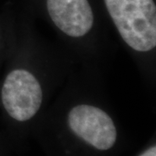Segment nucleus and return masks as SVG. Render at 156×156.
Here are the masks:
<instances>
[{
    "label": "nucleus",
    "instance_id": "obj_4",
    "mask_svg": "<svg viewBox=\"0 0 156 156\" xmlns=\"http://www.w3.org/2000/svg\"><path fill=\"white\" fill-rule=\"evenodd\" d=\"M47 10L54 24L70 37H83L93 28L89 0H47Z\"/></svg>",
    "mask_w": 156,
    "mask_h": 156
},
{
    "label": "nucleus",
    "instance_id": "obj_2",
    "mask_svg": "<svg viewBox=\"0 0 156 156\" xmlns=\"http://www.w3.org/2000/svg\"><path fill=\"white\" fill-rule=\"evenodd\" d=\"M1 99L9 115L17 122L30 120L43 102V89L37 78L24 69H15L6 76Z\"/></svg>",
    "mask_w": 156,
    "mask_h": 156
},
{
    "label": "nucleus",
    "instance_id": "obj_5",
    "mask_svg": "<svg viewBox=\"0 0 156 156\" xmlns=\"http://www.w3.org/2000/svg\"><path fill=\"white\" fill-rule=\"evenodd\" d=\"M139 156H156V147L155 146H153L148 149L144 151Z\"/></svg>",
    "mask_w": 156,
    "mask_h": 156
},
{
    "label": "nucleus",
    "instance_id": "obj_3",
    "mask_svg": "<svg viewBox=\"0 0 156 156\" xmlns=\"http://www.w3.org/2000/svg\"><path fill=\"white\" fill-rule=\"evenodd\" d=\"M68 122L74 134L98 150H108L116 142L115 123L98 107L89 104L73 107L68 115Z\"/></svg>",
    "mask_w": 156,
    "mask_h": 156
},
{
    "label": "nucleus",
    "instance_id": "obj_1",
    "mask_svg": "<svg viewBox=\"0 0 156 156\" xmlns=\"http://www.w3.org/2000/svg\"><path fill=\"white\" fill-rule=\"evenodd\" d=\"M121 37L132 50L148 52L156 46V5L154 0H104Z\"/></svg>",
    "mask_w": 156,
    "mask_h": 156
}]
</instances>
